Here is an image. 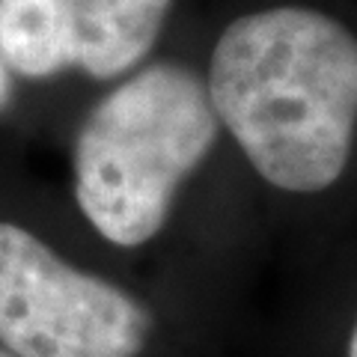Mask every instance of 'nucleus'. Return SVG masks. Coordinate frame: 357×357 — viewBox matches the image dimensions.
Wrapping results in <instances>:
<instances>
[{
    "mask_svg": "<svg viewBox=\"0 0 357 357\" xmlns=\"http://www.w3.org/2000/svg\"><path fill=\"white\" fill-rule=\"evenodd\" d=\"M220 131L206 81L185 63H152L96 102L72 143V194L107 244L161 236L176 194Z\"/></svg>",
    "mask_w": 357,
    "mask_h": 357,
    "instance_id": "obj_2",
    "label": "nucleus"
},
{
    "mask_svg": "<svg viewBox=\"0 0 357 357\" xmlns=\"http://www.w3.org/2000/svg\"><path fill=\"white\" fill-rule=\"evenodd\" d=\"M155 319L128 289L69 262L0 211V349L13 357H140Z\"/></svg>",
    "mask_w": 357,
    "mask_h": 357,
    "instance_id": "obj_3",
    "label": "nucleus"
},
{
    "mask_svg": "<svg viewBox=\"0 0 357 357\" xmlns=\"http://www.w3.org/2000/svg\"><path fill=\"white\" fill-rule=\"evenodd\" d=\"M0 357H13V354H9L6 349H0Z\"/></svg>",
    "mask_w": 357,
    "mask_h": 357,
    "instance_id": "obj_7",
    "label": "nucleus"
},
{
    "mask_svg": "<svg viewBox=\"0 0 357 357\" xmlns=\"http://www.w3.org/2000/svg\"><path fill=\"white\" fill-rule=\"evenodd\" d=\"M345 357H357V321H354V328L349 333V349H345Z\"/></svg>",
    "mask_w": 357,
    "mask_h": 357,
    "instance_id": "obj_6",
    "label": "nucleus"
},
{
    "mask_svg": "<svg viewBox=\"0 0 357 357\" xmlns=\"http://www.w3.org/2000/svg\"><path fill=\"white\" fill-rule=\"evenodd\" d=\"M15 77L13 72L6 69V63H3V54H0V116H6L9 110H13L15 105Z\"/></svg>",
    "mask_w": 357,
    "mask_h": 357,
    "instance_id": "obj_5",
    "label": "nucleus"
},
{
    "mask_svg": "<svg viewBox=\"0 0 357 357\" xmlns=\"http://www.w3.org/2000/svg\"><path fill=\"white\" fill-rule=\"evenodd\" d=\"M173 0H0V54L15 81L131 75L155 48Z\"/></svg>",
    "mask_w": 357,
    "mask_h": 357,
    "instance_id": "obj_4",
    "label": "nucleus"
},
{
    "mask_svg": "<svg viewBox=\"0 0 357 357\" xmlns=\"http://www.w3.org/2000/svg\"><path fill=\"white\" fill-rule=\"evenodd\" d=\"M203 81L262 182L310 197L342 178L357 137V36L340 18L292 3L244 13L218 36Z\"/></svg>",
    "mask_w": 357,
    "mask_h": 357,
    "instance_id": "obj_1",
    "label": "nucleus"
}]
</instances>
